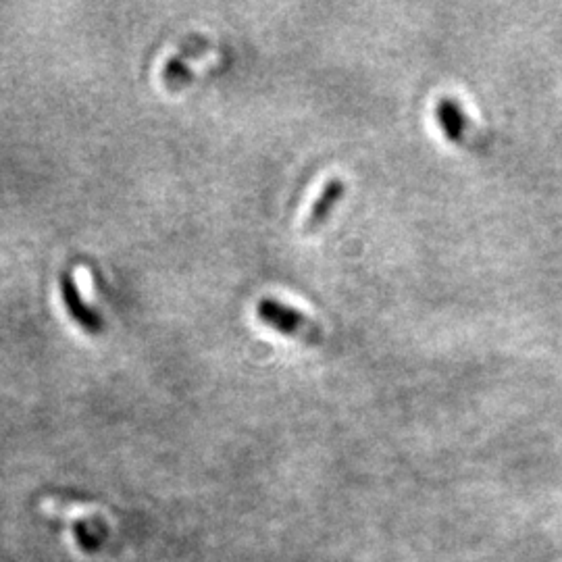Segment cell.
I'll list each match as a JSON object with an SVG mask.
<instances>
[{
  "mask_svg": "<svg viewBox=\"0 0 562 562\" xmlns=\"http://www.w3.org/2000/svg\"><path fill=\"white\" fill-rule=\"evenodd\" d=\"M259 317L269 327L281 331L284 336L302 340L306 344H321L323 342V331L300 311L292 309L288 304H281L273 298H265L259 304Z\"/></svg>",
  "mask_w": 562,
  "mask_h": 562,
  "instance_id": "1",
  "label": "cell"
},
{
  "mask_svg": "<svg viewBox=\"0 0 562 562\" xmlns=\"http://www.w3.org/2000/svg\"><path fill=\"white\" fill-rule=\"evenodd\" d=\"M61 294H63L69 315L78 321L86 331H90V334H98V331L102 329L100 317L90 309V306L84 304L80 290H78V286H75V281L69 273H61Z\"/></svg>",
  "mask_w": 562,
  "mask_h": 562,
  "instance_id": "2",
  "label": "cell"
},
{
  "mask_svg": "<svg viewBox=\"0 0 562 562\" xmlns=\"http://www.w3.org/2000/svg\"><path fill=\"white\" fill-rule=\"evenodd\" d=\"M344 190H346V186L340 177H331V180L325 184V188L321 190V194L317 196L313 209L309 211V217H306V223H304L306 232H311V229L325 223L327 215L334 211L336 204L342 200Z\"/></svg>",
  "mask_w": 562,
  "mask_h": 562,
  "instance_id": "3",
  "label": "cell"
},
{
  "mask_svg": "<svg viewBox=\"0 0 562 562\" xmlns=\"http://www.w3.org/2000/svg\"><path fill=\"white\" fill-rule=\"evenodd\" d=\"M436 115H438V121H440L442 130H444L448 140H452V142H463L465 140V132L469 127V121H467V115L463 113V109L458 107L456 100L444 96L438 102Z\"/></svg>",
  "mask_w": 562,
  "mask_h": 562,
  "instance_id": "4",
  "label": "cell"
}]
</instances>
